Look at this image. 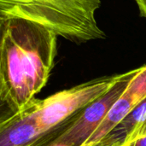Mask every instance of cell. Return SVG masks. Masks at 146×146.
<instances>
[{
    "mask_svg": "<svg viewBox=\"0 0 146 146\" xmlns=\"http://www.w3.org/2000/svg\"><path fill=\"white\" fill-rule=\"evenodd\" d=\"M0 121L24 109L46 85L57 35L35 21L0 18Z\"/></svg>",
    "mask_w": 146,
    "mask_h": 146,
    "instance_id": "1",
    "label": "cell"
},
{
    "mask_svg": "<svg viewBox=\"0 0 146 146\" xmlns=\"http://www.w3.org/2000/svg\"><path fill=\"white\" fill-rule=\"evenodd\" d=\"M100 5V0H0V18L27 19L81 44L105 38L95 17Z\"/></svg>",
    "mask_w": 146,
    "mask_h": 146,
    "instance_id": "2",
    "label": "cell"
},
{
    "mask_svg": "<svg viewBox=\"0 0 146 146\" xmlns=\"http://www.w3.org/2000/svg\"><path fill=\"white\" fill-rule=\"evenodd\" d=\"M115 76L94 79L38 99V119L43 134L98 98L110 87Z\"/></svg>",
    "mask_w": 146,
    "mask_h": 146,
    "instance_id": "3",
    "label": "cell"
},
{
    "mask_svg": "<svg viewBox=\"0 0 146 146\" xmlns=\"http://www.w3.org/2000/svg\"><path fill=\"white\" fill-rule=\"evenodd\" d=\"M146 98V64L138 68V72L126 90L114 104L111 110L88 139L85 146L94 145L110 134Z\"/></svg>",
    "mask_w": 146,
    "mask_h": 146,
    "instance_id": "4",
    "label": "cell"
},
{
    "mask_svg": "<svg viewBox=\"0 0 146 146\" xmlns=\"http://www.w3.org/2000/svg\"><path fill=\"white\" fill-rule=\"evenodd\" d=\"M38 99L34 98L24 109L0 121V146H31L42 135L38 119Z\"/></svg>",
    "mask_w": 146,
    "mask_h": 146,
    "instance_id": "5",
    "label": "cell"
},
{
    "mask_svg": "<svg viewBox=\"0 0 146 146\" xmlns=\"http://www.w3.org/2000/svg\"><path fill=\"white\" fill-rule=\"evenodd\" d=\"M146 121V98L113 130L126 136L122 146L127 145L133 140L134 134Z\"/></svg>",
    "mask_w": 146,
    "mask_h": 146,
    "instance_id": "6",
    "label": "cell"
},
{
    "mask_svg": "<svg viewBox=\"0 0 146 146\" xmlns=\"http://www.w3.org/2000/svg\"><path fill=\"white\" fill-rule=\"evenodd\" d=\"M126 139V136L116 131H112L101 141L88 146H122Z\"/></svg>",
    "mask_w": 146,
    "mask_h": 146,
    "instance_id": "7",
    "label": "cell"
},
{
    "mask_svg": "<svg viewBox=\"0 0 146 146\" xmlns=\"http://www.w3.org/2000/svg\"><path fill=\"white\" fill-rule=\"evenodd\" d=\"M145 136H146V121L141 126V127L137 131V133L134 134V136H133V140H132L131 142L134 141V140L137 139L145 137ZM129 144H130V143H129Z\"/></svg>",
    "mask_w": 146,
    "mask_h": 146,
    "instance_id": "8",
    "label": "cell"
},
{
    "mask_svg": "<svg viewBox=\"0 0 146 146\" xmlns=\"http://www.w3.org/2000/svg\"><path fill=\"white\" fill-rule=\"evenodd\" d=\"M135 2L139 6L140 15L146 18V0H135Z\"/></svg>",
    "mask_w": 146,
    "mask_h": 146,
    "instance_id": "9",
    "label": "cell"
},
{
    "mask_svg": "<svg viewBox=\"0 0 146 146\" xmlns=\"http://www.w3.org/2000/svg\"><path fill=\"white\" fill-rule=\"evenodd\" d=\"M127 146H146V136L135 139Z\"/></svg>",
    "mask_w": 146,
    "mask_h": 146,
    "instance_id": "10",
    "label": "cell"
}]
</instances>
